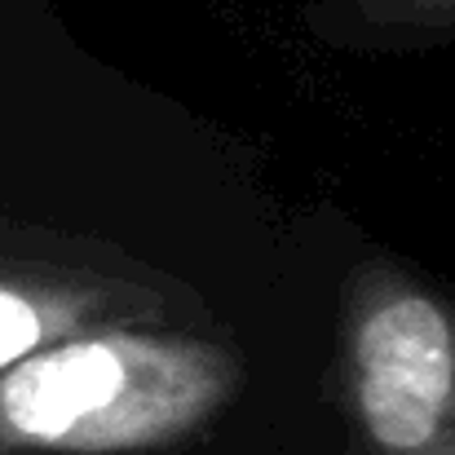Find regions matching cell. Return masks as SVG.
Segmentation results:
<instances>
[{
  "label": "cell",
  "instance_id": "277c9868",
  "mask_svg": "<svg viewBox=\"0 0 455 455\" xmlns=\"http://www.w3.org/2000/svg\"><path fill=\"white\" fill-rule=\"evenodd\" d=\"M358 13L380 40L455 36V0H363Z\"/></svg>",
  "mask_w": 455,
  "mask_h": 455
},
{
  "label": "cell",
  "instance_id": "6da1fadb",
  "mask_svg": "<svg viewBox=\"0 0 455 455\" xmlns=\"http://www.w3.org/2000/svg\"><path fill=\"white\" fill-rule=\"evenodd\" d=\"M239 389V358L190 336H67L0 376V451L124 455L208 425Z\"/></svg>",
  "mask_w": 455,
  "mask_h": 455
},
{
  "label": "cell",
  "instance_id": "3957f363",
  "mask_svg": "<svg viewBox=\"0 0 455 455\" xmlns=\"http://www.w3.org/2000/svg\"><path fill=\"white\" fill-rule=\"evenodd\" d=\"M76 323V301L44 288L0 283V376L31 358L36 349L53 345Z\"/></svg>",
  "mask_w": 455,
  "mask_h": 455
},
{
  "label": "cell",
  "instance_id": "7a4b0ae2",
  "mask_svg": "<svg viewBox=\"0 0 455 455\" xmlns=\"http://www.w3.org/2000/svg\"><path fill=\"white\" fill-rule=\"evenodd\" d=\"M345 394L371 455H455V301L367 266L345 309Z\"/></svg>",
  "mask_w": 455,
  "mask_h": 455
}]
</instances>
